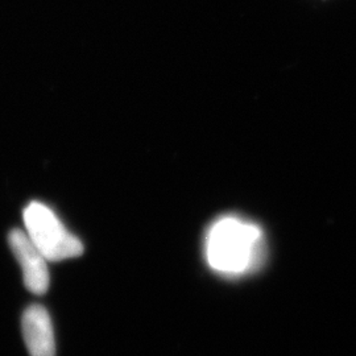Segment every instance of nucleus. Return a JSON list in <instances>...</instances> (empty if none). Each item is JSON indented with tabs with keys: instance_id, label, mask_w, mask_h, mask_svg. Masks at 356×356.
Wrapping results in <instances>:
<instances>
[{
	"instance_id": "f257e3e1",
	"label": "nucleus",
	"mask_w": 356,
	"mask_h": 356,
	"mask_svg": "<svg viewBox=\"0 0 356 356\" xmlns=\"http://www.w3.org/2000/svg\"><path fill=\"white\" fill-rule=\"evenodd\" d=\"M263 247L261 229L238 216L218 219L204 244L209 266L226 276H241L259 267Z\"/></svg>"
},
{
	"instance_id": "f03ea898",
	"label": "nucleus",
	"mask_w": 356,
	"mask_h": 356,
	"mask_svg": "<svg viewBox=\"0 0 356 356\" xmlns=\"http://www.w3.org/2000/svg\"><path fill=\"white\" fill-rule=\"evenodd\" d=\"M26 235L49 261H61L83 252V245L72 235L45 204L32 202L24 210Z\"/></svg>"
},
{
	"instance_id": "7ed1b4c3",
	"label": "nucleus",
	"mask_w": 356,
	"mask_h": 356,
	"mask_svg": "<svg viewBox=\"0 0 356 356\" xmlns=\"http://www.w3.org/2000/svg\"><path fill=\"white\" fill-rule=\"evenodd\" d=\"M8 239L13 254L23 269L26 289L33 294H44L49 288L47 259L22 229L11 231Z\"/></svg>"
},
{
	"instance_id": "20e7f679",
	"label": "nucleus",
	"mask_w": 356,
	"mask_h": 356,
	"mask_svg": "<svg viewBox=\"0 0 356 356\" xmlns=\"http://www.w3.org/2000/svg\"><path fill=\"white\" fill-rule=\"evenodd\" d=\"M22 330L29 356H56L54 332L45 307L29 306L22 318Z\"/></svg>"
}]
</instances>
